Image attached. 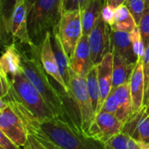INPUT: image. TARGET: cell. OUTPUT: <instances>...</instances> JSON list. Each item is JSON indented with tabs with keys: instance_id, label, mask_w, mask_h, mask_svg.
<instances>
[{
	"instance_id": "cell-25",
	"label": "cell",
	"mask_w": 149,
	"mask_h": 149,
	"mask_svg": "<svg viewBox=\"0 0 149 149\" xmlns=\"http://www.w3.org/2000/svg\"><path fill=\"white\" fill-rule=\"evenodd\" d=\"M15 2L10 0H0V33H9V22Z\"/></svg>"
},
{
	"instance_id": "cell-1",
	"label": "cell",
	"mask_w": 149,
	"mask_h": 149,
	"mask_svg": "<svg viewBox=\"0 0 149 149\" xmlns=\"http://www.w3.org/2000/svg\"><path fill=\"white\" fill-rule=\"evenodd\" d=\"M10 89L4 100L20 117L28 133L40 123L54 118L44 99L23 72L10 77Z\"/></svg>"
},
{
	"instance_id": "cell-32",
	"label": "cell",
	"mask_w": 149,
	"mask_h": 149,
	"mask_svg": "<svg viewBox=\"0 0 149 149\" xmlns=\"http://www.w3.org/2000/svg\"><path fill=\"white\" fill-rule=\"evenodd\" d=\"M22 149H47L40 141L32 134H29L27 141Z\"/></svg>"
},
{
	"instance_id": "cell-31",
	"label": "cell",
	"mask_w": 149,
	"mask_h": 149,
	"mask_svg": "<svg viewBox=\"0 0 149 149\" xmlns=\"http://www.w3.org/2000/svg\"><path fill=\"white\" fill-rule=\"evenodd\" d=\"M92 0H67L65 4V10H80L85 9Z\"/></svg>"
},
{
	"instance_id": "cell-22",
	"label": "cell",
	"mask_w": 149,
	"mask_h": 149,
	"mask_svg": "<svg viewBox=\"0 0 149 149\" xmlns=\"http://www.w3.org/2000/svg\"><path fill=\"white\" fill-rule=\"evenodd\" d=\"M137 24L125 5H120L114 10V18L110 25L111 31H125L131 33L137 28Z\"/></svg>"
},
{
	"instance_id": "cell-11",
	"label": "cell",
	"mask_w": 149,
	"mask_h": 149,
	"mask_svg": "<svg viewBox=\"0 0 149 149\" xmlns=\"http://www.w3.org/2000/svg\"><path fill=\"white\" fill-rule=\"evenodd\" d=\"M123 123L114 115L105 112H99L91 124L88 135L105 143L121 132Z\"/></svg>"
},
{
	"instance_id": "cell-19",
	"label": "cell",
	"mask_w": 149,
	"mask_h": 149,
	"mask_svg": "<svg viewBox=\"0 0 149 149\" xmlns=\"http://www.w3.org/2000/svg\"><path fill=\"white\" fill-rule=\"evenodd\" d=\"M0 65L4 72L9 76L22 71L21 68V52L18 49L15 43L6 46L4 52L0 57Z\"/></svg>"
},
{
	"instance_id": "cell-29",
	"label": "cell",
	"mask_w": 149,
	"mask_h": 149,
	"mask_svg": "<svg viewBox=\"0 0 149 149\" xmlns=\"http://www.w3.org/2000/svg\"><path fill=\"white\" fill-rule=\"evenodd\" d=\"M118 108H119L118 101L114 95L113 91L112 90V92L110 93L108 97L104 101L99 112H105V113H109L115 115L118 111Z\"/></svg>"
},
{
	"instance_id": "cell-28",
	"label": "cell",
	"mask_w": 149,
	"mask_h": 149,
	"mask_svg": "<svg viewBox=\"0 0 149 149\" xmlns=\"http://www.w3.org/2000/svg\"><path fill=\"white\" fill-rule=\"evenodd\" d=\"M130 38H131V41L133 44V52L135 55L137 56L138 58H143L146 49H145L143 41L141 39V33L139 31L138 27L133 32L130 33Z\"/></svg>"
},
{
	"instance_id": "cell-2",
	"label": "cell",
	"mask_w": 149,
	"mask_h": 149,
	"mask_svg": "<svg viewBox=\"0 0 149 149\" xmlns=\"http://www.w3.org/2000/svg\"><path fill=\"white\" fill-rule=\"evenodd\" d=\"M40 48L32 45L27 52H21L22 72L40 93L54 116L75 127L68 116L61 97V88L57 89L54 86L42 65Z\"/></svg>"
},
{
	"instance_id": "cell-9",
	"label": "cell",
	"mask_w": 149,
	"mask_h": 149,
	"mask_svg": "<svg viewBox=\"0 0 149 149\" xmlns=\"http://www.w3.org/2000/svg\"><path fill=\"white\" fill-rule=\"evenodd\" d=\"M135 141L141 147L149 143V114L147 107L133 112L122 125L121 132Z\"/></svg>"
},
{
	"instance_id": "cell-10",
	"label": "cell",
	"mask_w": 149,
	"mask_h": 149,
	"mask_svg": "<svg viewBox=\"0 0 149 149\" xmlns=\"http://www.w3.org/2000/svg\"><path fill=\"white\" fill-rule=\"evenodd\" d=\"M27 14V0H15L9 22V33L14 40L30 47L34 45L28 33Z\"/></svg>"
},
{
	"instance_id": "cell-13",
	"label": "cell",
	"mask_w": 149,
	"mask_h": 149,
	"mask_svg": "<svg viewBox=\"0 0 149 149\" xmlns=\"http://www.w3.org/2000/svg\"><path fill=\"white\" fill-rule=\"evenodd\" d=\"M40 59H41V63L42 65L46 71V72L48 74V76H50L58 85L59 86L64 90L66 93H69V91L65 84V82L63 81L61 75L59 71V67H58V64L54 53V50H53V45H52V40H51V34L47 33L43 44L41 45L40 48Z\"/></svg>"
},
{
	"instance_id": "cell-42",
	"label": "cell",
	"mask_w": 149,
	"mask_h": 149,
	"mask_svg": "<svg viewBox=\"0 0 149 149\" xmlns=\"http://www.w3.org/2000/svg\"><path fill=\"white\" fill-rule=\"evenodd\" d=\"M141 148L142 149H149V143L148 144H147V145H145V146H142V147H141Z\"/></svg>"
},
{
	"instance_id": "cell-14",
	"label": "cell",
	"mask_w": 149,
	"mask_h": 149,
	"mask_svg": "<svg viewBox=\"0 0 149 149\" xmlns=\"http://www.w3.org/2000/svg\"><path fill=\"white\" fill-rule=\"evenodd\" d=\"M97 79L100 89V100L98 113L101 107L112 90V72H113V54L112 52H108L101 62L97 65Z\"/></svg>"
},
{
	"instance_id": "cell-40",
	"label": "cell",
	"mask_w": 149,
	"mask_h": 149,
	"mask_svg": "<svg viewBox=\"0 0 149 149\" xmlns=\"http://www.w3.org/2000/svg\"><path fill=\"white\" fill-rule=\"evenodd\" d=\"M60 3V10H61V15L64 12L65 10V4L67 3V0H59Z\"/></svg>"
},
{
	"instance_id": "cell-21",
	"label": "cell",
	"mask_w": 149,
	"mask_h": 149,
	"mask_svg": "<svg viewBox=\"0 0 149 149\" xmlns=\"http://www.w3.org/2000/svg\"><path fill=\"white\" fill-rule=\"evenodd\" d=\"M51 40H52L53 50H54V56H55V58H56V61L58 64L60 73L68 89L69 80H70V71H71L69 58L67 56V54L62 47L61 39L59 38V35L57 32L54 36H51ZM68 91H69V89H68Z\"/></svg>"
},
{
	"instance_id": "cell-30",
	"label": "cell",
	"mask_w": 149,
	"mask_h": 149,
	"mask_svg": "<svg viewBox=\"0 0 149 149\" xmlns=\"http://www.w3.org/2000/svg\"><path fill=\"white\" fill-rule=\"evenodd\" d=\"M10 78L9 76L4 72V70L1 67L0 65V97L1 98H5L9 93L10 89Z\"/></svg>"
},
{
	"instance_id": "cell-8",
	"label": "cell",
	"mask_w": 149,
	"mask_h": 149,
	"mask_svg": "<svg viewBox=\"0 0 149 149\" xmlns=\"http://www.w3.org/2000/svg\"><path fill=\"white\" fill-rule=\"evenodd\" d=\"M0 129L18 148H23L29 133L20 117L8 106L0 110Z\"/></svg>"
},
{
	"instance_id": "cell-16",
	"label": "cell",
	"mask_w": 149,
	"mask_h": 149,
	"mask_svg": "<svg viewBox=\"0 0 149 149\" xmlns=\"http://www.w3.org/2000/svg\"><path fill=\"white\" fill-rule=\"evenodd\" d=\"M112 51L120 55L127 63L136 65L138 58L133 48L130 33L125 31H111Z\"/></svg>"
},
{
	"instance_id": "cell-6",
	"label": "cell",
	"mask_w": 149,
	"mask_h": 149,
	"mask_svg": "<svg viewBox=\"0 0 149 149\" xmlns=\"http://www.w3.org/2000/svg\"><path fill=\"white\" fill-rule=\"evenodd\" d=\"M57 33L62 47L70 59L83 36L82 13L80 10H64L61 15Z\"/></svg>"
},
{
	"instance_id": "cell-18",
	"label": "cell",
	"mask_w": 149,
	"mask_h": 149,
	"mask_svg": "<svg viewBox=\"0 0 149 149\" xmlns=\"http://www.w3.org/2000/svg\"><path fill=\"white\" fill-rule=\"evenodd\" d=\"M117 99L119 108L115 116L124 123L129 115L133 113L132 108V96L129 83L123 84L115 89H112Z\"/></svg>"
},
{
	"instance_id": "cell-7",
	"label": "cell",
	"mask_w": 149,
	"mask_h": 149,
	"mask_svg": "<svg viewBox=\"0 0 149 149\" xmlns=\"http://www.w3.org/2000/svg\"><path fill=\"white\" fill-rule=\"evenodd\" d=\"M109 24L99 17L95 27L88 36V41L91 52L92 60L95 65H97L104 57L112 52L111 31Z\"/></svg>"
},
{
	"instance_id": "cell-4",
	"label": "cell",
	"mask_w": 149,
	"mask_h": 149,
	"mask_svg": "<svg viewBox=\"0 0 149 149\" xmlns=\"http://www.w3.org/2000/svg\"><path fill=\"white\" fill-rule=\"evenodd\" d=\"M27 28L32 44L41 47L47 33L54 36L61 18L59 0H27Z\"/></svg>"
},
{
	"instance_id": "cell-35",
	"label": "cell",
	"mask_w": 149,
	"mask_h": 149,
	"mask_svg": "<svg viewBox=\"0 0 149 149\" xmlns=\"http://www.w3.org/2000/svg\"><path fill=\"white\" fill-rule=\"evenodd\" d=\"M34 135V134H33ZM40 141V143L46 148L47 149H61L59 147H57L56 145H54L53 142H51L50 141H48V140H47L46 138H44V137H42V136H40V135H34Z\"/></svg>"
},
{
	"instance_id": "cell-26",
	"label": "cell",
	"mask_w": 149,
	"mask_h": 149,
	"mask_svg": "<svg viewBox=\"0 0 149 149\" xmlns=\"http://www.w3.org/2000/svg\"><path fill=\"white\" fill-rule=\"evenodd\" d=\"M123 5H125L127 8V10L130 11V13L133 17L138 25L146 10V5H145L144 1L143 0H126Z\"/></svg>"
},
{
	"instance_id": "cell-23",
	"label": "cell",
	"mask_w": 149,
	"mask_h": 149,
	"mask_svg": "<svg viewBox=\"0 0 149 149\" xmlns=\"http://www.w3.org/2000/svg\"><path fill=\"white\" fill-rule=\"evenodd\" d=\"M87 81V88L89 96L90 99L91 106L95 115L98 113V107L100 100V89L97 79V65H95L87 74L86 76Z\"/></svg>"
},
{
	"instance_id": "cell-17",
	"label": "cell",
	"mask_w": 149,
	"mask_h": 149,
	"mask_svg": "<svg viewBox=\"0 0 149 149\" xmlns=\"http://www.w3.org/2000/svg\"><path fill=\"white\" fill-rule=\"evenodd\" d=\"M113 54V72H112V89L129 83L133 71L136 65L127 63L120 55L112 52Z\"/></svg>"
},
{
	"instance_id": "cell-15",
	"label": "cell",
	"mask_w": 149,
	"mask_h": 149,
	"mask_svg": "<svg viewBox=\"0 0 149 149\" xmlns=\"http://www.w3.org/2000/svg\"><path fill=\"white\" fill-rule=\"evenodd\" d=\"M130 90L132 96L133 112L139 111L142 108L145 93V75L143 70L142 58H140L133 71L130 81Z\"/></svg>"
},
{
	"instance_id": "cell-38",
	"label": "cell",
	"mask_w": 149,
	"mask_h": 149,
	"mask_svg": "<svg viewBox=\"0 0 149 149\" xmlns=\"http://www.w3.org/2000/svg\"><path fill=\"white\" fill-rule=\"evenodd\" d=\"M125 1L126 0H105V4H106L109 7H111V8L115 10L119 6L122 5Z\"/></svg>"
},
{
	"instance_id": "cell-39",
	"label": "cell",
	"mask_w": 149,
	"mask_h": 149,
	"mask_svg": "<svg viewBox=\"0 0 149 149\" xmlns=\"http://www.w3.org/2000/svg\"><path fill=\"white\" fill-rule=\"evenodd\" d=\"M8 106H9L8 102L4 98H1L0 97V110H3V109L6 108Z\"/></svg>"
},
{
	"instance_id": "cell-5",
	"label": "cell",
	"mask_w": 149,
	"mask_h": 149,
	"mask_svg": "<svg viewBox=\"0 0 149 149\" xmlns=\"http://www.w3.org/2000/svg\"><path fill=\"white\" fill-rule=\"evenodd\" d=\"M68 89L79 111L82 131L88 135L89 129L93 123L96 115L93 112L89 96L86 77H82L76 74L71 69Z\"/></svg>"
},
{
	"instance_id": "cell-12",
	"label": "cell",
	"mask_w": 149,
	"mask_h": 149,
	"mask_svg": "<svg viewBox=\"0 0 149 149\" xmlns=\"http://www.w3.org/2000/svg\"><path fill=\"white\" fill-rule=\"evenodd\" d=\"M69 62L72 71L82 77H86L89 72L95 66L87 35L83 34Z\"/></svg>"
},
{
	"instance_id": "cell-37",
	"label": "cell",
	"mask_w": 149,
	"mask_h": 149,
	"mask_svg": "<svg viewBox=\"0 0 149 149\" xmlns=\"http://www.w3.org/2000/svg\"><path fill=\"white\" fill-rule=\"evenodd\" d=\"M149 103V71L145 77V93H144V100L143 106L148 107Z\"/></svg>"
},
{
	"instance_id": "cell-33",
	"label": "cell",
	"mask_w": 149,
	"mask_h": 149,
	"mask_svg": "<svg viewBox=\"0 0 149 149\" xmlns=\"http://www.w3.org/2000/svg\"><path fill=\"white\" fill-rule=\"evenodd\" d=\"M102 17L110 26L113 22L114 9H112V8H111L108 5L104 3V7H103V10H102Z\"/></svg>"
},
{
	"instance_id": "cell-43",
	"label": "cell",
	"mask_w": 149,
	"mask_h": 149,
	"mask_svg": "<svg viewBox=\"0 0 149 149\" xmlns=\"http://www.w3.org/2000/svg\"><path fill=\"white\" fill-rule=\"evenodd\" d=\"M0 149H4V148H3V147H2V146L0 145Z\"/></svg>"
},
{
	"instance_id": "cell-27",
	"label": "cell",
	"mask_w": 149,
	"mask_h": 149,
	"mask_svg": "<svg viewBox=\"0 0 149 149\" xmlns=\"http://www.w3.org/2000/svg\"><path fill=\"white\" fill-rule=\"evenodd\" d=\"M137 26L146 49L149 45V8L145 10L144 14Z\"/></svg>"
},
{
	"instance_id": "cell-20",
	"label": "cell",
	"mask_w": 149,
	"mask_h": 149,
	"mask_svg": "<svg viewBox=\"0 0 149 149\" xmlns=\"http://www.w3.org/2000/svg\"><path fill=\"white\" fill-rule=\"evenodd\" d=\"M104 3V0H92L85 9L81 10L83 35L89 36L95 27L99 17L102 16Z\"/></svg>"
},
{
	"instance_id": "cell-36",
	"label": "cell",
	"mask_w": 149,
	"mask_h": 149,
	"mask_svg": "<svg viewBox=\"0 0 149 149\" xmlns=\"http://www.w3.org/2000/svg\"><path fill=\"white\" fill-rule=\"evenodd\" d=\"M142 62H143L144 75L146 77L149 71V45L145 50V53H144V56L142 58Z\"/></svg>"
},
{
	"instance_id": "cell-34",
	"label": "cell",
	"mask_w": 149,
	"mask_h": 149,
	"mask_svg": "<svg viewBox=\"0 0 149 149\" xmlns=\"http://www.w3.org/2000/svg\"><path fill=\"white\" fill-rule=\"evenodd\" d=\"M0 145L4 149H22L16 146L11 140L8 139V137L3 133V131L0 129Z\"/></svg>"
},
{
	"instance_id": "cell-3",
	"label": "cell",
	"mask_w": 149,
	"mask_h": 149,
	"mask_svg": "<svg viewBox=\"0 0 149 149\" xmlns=\"http://www.w3.org/2000/svg\"><path fill=\"white\" fill-rule=\"evenodd\" d=\"M29 134L42 136L61 149H105L104 142L55 117L40 123Z\"/></svg>"
},
{
	"instance_id": "cell-24",
	"label": "cell",
	"mask_w": 149,
	"mask_h": 149,
	"mask_svg": "<svg viewBox=\"0 0 149 149\" xmlns=\"http://www.w3.org/2000/svg\"><path fill=\"white\" fill-rule=\"evenodd\" d=\"M105 145V149H142L135 141L122 133L113 136Z\"/></svg>"
},
{
	"instance_id": "cell-41",
	"label": "cell",
	"mask_w": 149,
	"mask_h": 149,
	"mask_svg": "<svg viewBox=\"0 0 149 149\" xmlns=\"http://www.w3.org/2000/svg\"><path fill=\"white\" fill-rule=\"evenodd\" d=\"M144 3H145V5H146V9L149 8V0H143Z\"/></svg>"
}]
</instances>
